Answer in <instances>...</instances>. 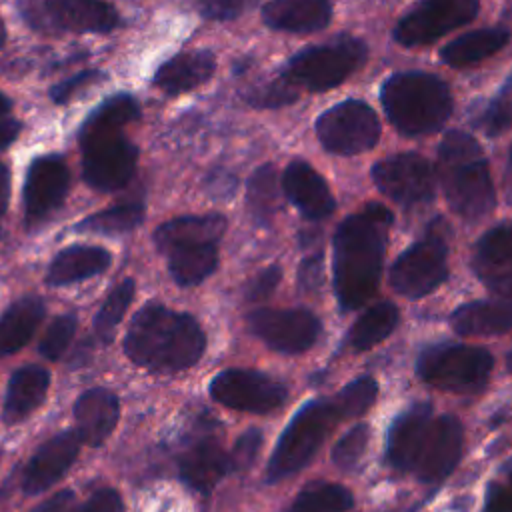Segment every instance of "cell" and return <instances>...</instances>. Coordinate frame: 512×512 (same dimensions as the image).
Returning a JSON list of instances; mask_svg holds the SVG:
<instances>
[{
    "label": "cell",
    "instance_id": "obj_13",
    "mask_svg": "<svg viewBox=\"0 0 512 512\" xmlns=\"http://www.w3.org/2000/svg\"><path fill=\"white\" fill-rule=\"evenodd\" d=\"M248 324L264 344L286 354L308 350L320 334L318 318L300 308H262L248 316Z\"/></svg>",
    "mask_w": 512,
    "mask_h": 512
},
{
    "label": "cell",
    "instance_id": "obj_45",
    "mask_svg": "<svg viewBox=\"0 0 512 512\" xmlns=\"http://www.w3.org/2000/svg\"><path fill=\"white\" fill-rule=\"evenodd\" d=\"M260 442H262V436L258 430H246L238 442L234 444L232 448V454L230 456V470H240V468H246L252 464L258 448H260Z\"/></svg>",
    "mask_w": 512,
    "mask_h": 512
},
{
    "label": "cell",
    "instance_id": "obj_32",
    "mask_svg": "<svg viewBox=\"0 0 512 512\" xmlns=\"http://www.w3.org/2000/svg\"><path fill=\"white\" fill-rule=\"evenodd\" d=\"M510 34L504 28H482L468 32L452 42H448L442 50L440 56L446 64L454 68L470 66L476 64L492 54H496L502 46H506Z\"/></svg>",
    "mask_w": 512,
    "mask_h": 512
},
{
    "label": "cell",
    "instance_id": "obj_56",
    "mask_svg": "<svg viewBox=\"0 0 512 512\" xmlns=\"http://www.w3.org/2000/svg\"><path fill=\"white\" fill-rule=\"evenodd\" d=\"M506 362H508V370L512 372V350H510V354H508V360H506Z\"/></svg>",
    "mask_w": 512,
    "mask_h": 512
},
{
    "label": "cell",
    "instance_id": "obj_29",
    "mask_svg": "<svg viewBox=\"0 0 512 512\" xmlns=\"http://www.w3.org/2000/svg\"><path fill=\"white\" fill-rule=\"evenodd\" d=\"M110 252L100 246H70L62 250L46 272V282L50 286H64L72 282L86 280L104 272L110 266Z\"/></svg>",
    "mask_w": 512,
    "mask_h": 512
},
{
    "label": "cell",
    "instance_id": "obj_30",
    "mask_svg": "<svg viewBox=\"0 0 512 512\" xmlns=\"http://www.w3.org/2000/svg\"><path fill=\"white\" fill-rule=\"evenodd\" d=\"M140 114L138 102L130 94H116L106 98L80 126L78 142L86 146L90 142L120 136L122 128L136 120Z\"/></svg>",
    "mask_w": 512,
    "mask_h": 512
},
{
    "label": "cell",
    "instance_id": "obj_4",
    "mask_svg": "<svg viewBox=\"0 0 512 512\" xmlns=\"http://www.w3.org/2000/svg\"><path fill=\"white\" fill-rule=\"evenodd\" d=\"M382 104L390 122L406 136L438 130L452 112L448 86L426 72H398L382 86Z\"/></svg>",
    "mask_w": 512,
    "mask_h": 512
},
{
    "label": "cell",
    "instance_id": "obj_37",
    "mask_svg": "<svg viewBox=\"0 0 512 512\" xmlns=\"http://www.w3.org/2000/svg\"><path fill=\"white\" fill-rule=\"evenodd\" d=\"M352 494L338 484H314L300 492L288 512H348Z\"/></svg>",
    "mask_w": 512,
    "mask_h": 512
},
{
    "label": "cell",
    "instance_id": "obj_5",
    "mask_svg": "<svg viewBox=\"0 0 512 512\" xmlns=\"http://www.w3.org/2000/svg\"><path fill=\"white\" fill-rule=\"evenodd\" d=\"M492 354L480 346L446 344L420 354L418 376L428 384L456 394L480 392L492 372Z\"/></svg>",
    "mask_w": 512,
    "mask_h": 512
},
{
    "label": "cell",
    "instance_id": "obj_1",
    "mask_svg": "<svg viewBox=\"0 0 512 512\" xmlns=\"http://www.w3.org/2000/svg\"><path fill=\"white\" fill-rule=\"evenodd\" d=\"M392 214L382 204H368L348 216L334 236V288L346 310L366 304L380 280Z\"/></svg>",
    "mask_w": 512,
    "mask_h": 512
},
{
    "label": "cell",
    "instance_id": "obj_15",
    "mask_svg": "<svg viewBox=\"0 0 512 512\" xmlns=\"http://www.w3.org/2000/svg\"><path fill=\"white\" fill-rule=\"evenodd\" d=\"M28 20L72 32H110L118 24V12L104 0H46L30 6Z\"/></svg>",
    "mask_w": 512,
    "mask_h": 512
},
{
    "label": "cell",
    "instance_id": "obj_58",
    "mask_svg": "<svg viewBox=\"0 0 512 512\" xmlns=\"http://www.w3.org/2000/svg\"><path fill=\"white\" fill-rule=\"evenodd\" d=\"M0 458H2V450H0Z\"/></svg>",
    "mask_w": 512,
    "mask_h": 512
},
{
    "label": "cell",
    "instance_id": "obj_34",
    "mask_svg": "<svg viewBox=\"0 0 512 512\" xmlns=\"http://www.w3.org/2000/svg\"><path fill=\"white\" fill-rule=\"evenodd\" d=\"M398 324V308L392 302L370 306L352 326L350 344L356 350H368L382 342Z\"/></svg>",
    "mask_w": 512,
    "mask_h": 512
},
{
    "label": "cell",
    "instance_id": "obj_59",
    "mask_svg": "<svg viewBox=\"0 0 512 512\" xmlns=\"http://www.w3.org/2000/svg\"><path fill=\"white\" fill-rule=\"evenodd\" d=\"M510 486H512V480H510Z\"/></svg>",
    "mask_w": 512,
    "mask_h": 512
},
{
    "label": "cell",
    "instance_id": "obj_44",
    "mask_svg": "<svg viewBox=\"0 0 512 512\" xmlns=\"http://www.w3.org/2000/svg\"><path fill=\"white\" fill-rule=\"evenodd\" d=\"M258 0H198L202 16L210 20H232L250 10Z\"/></svg>",
    "mask_w": 512,
    "mask_h": 512
},
{
    "label": "cell",
    "instance_id": "obj_57",
    "mask_svg": "<svg viewBox=\"0 0 512 512\" xmlns=\"http://www.w3.org/2000/svg\"><path fill=\"white\" fill-rule=\"evenodd\" d=\"M510 162H512V152H510Z\"/></svg>",
    "mask_w": 512,
    "mask_h": 512
},
{
    "label": "cell",
    "instance_id": "obj_22",
    "mask_svg": "<svg viewBox=\"0 0 512 512\" xmlns=\"http://www.w3.org/2000/svg\"><path fill=\"white\" fill-rule=\"evenodd\" d=\"M432 424V408L424 402L408 408L392 424L388 434V460L398 470H412L426 432Z\"/></svg>",
    "mask_w": 512,
    "mask_h": 512
},
{
    "label": "cell",
    "instance_id": "obj_3",
    "mask_svg": "<svg viewBox=\"0 0 512 512\" xmlns=\"http://www.w3.org/2000/svg\"><path fill=\"white\" fill-rule=\"evenodd\" d=\"M440 184L448 206L466 220L486 216L496 204L488 162L474 136L454 130L438 148Z\"/></svg>",
    "mask_w": 512,
    "mask_h": 512
},
{
    "label": "cell",
    "instance_id": "obj_27",
    "mask_svg": "<svg viewBox=\"0 0 512 512\" xmlns=\"http://www.w3.org/2000/svg\"><path fill=\"white\" fill-rule=\"evenodd\" d=\"M452 328L464 336H488L512 330V298L468 302L454 310Z\"/></svg>",
    "mask_w": 512,
    "mask_h": 512
},
{
    "label": "cell",
    "instance_id": "obj_36",
    "mask_svg": "<svg viewBox=\"0 0 512 512\" xmlns=\"http://www.w3.org/2000/svg\"><path fill=\"white\" fill-rule=\"evenodd\" d=\"M134 298V280L126 278L118 286L110 290L106 300L102 302L100 310L94 316V332L96 338L104 344H108L114 338V332L124 318L130 302Z\"/></svg>",
    "mask_w": 512,
    "mask_h": 512
},
{
    "label": "cell",
    "instance_id": "obj_19",
    "mask_svg": "<svg viewBox=\"0 0 512 512\" xmlns=\"http://www.w3.org/2000/svg\"><path fill=\"white\" fill-rule=\"evenodd\" d=\"M472 268L488 290L512 298V224L496 226L478 240Z\"/></svg>",
    "mask_w": 512,
    "mask_h": 512
},
{
    "label": "cell",
    "instance_id": "obj_33",
    "mask_svg": "<svg viewBox=\"0 0 512 512\" xmlns=\"http://www.w3.org/2000/svg\"><path fill=\"white\" fill-rule=\"evenodd\" d=\"M168 270L176 284L194 286L208 278L218 264V248L216 244H196L176 248L166 254Z\"/></svg>",
    "mask_w": 512,
    "mask_h": 512
},
{
    "label": "cell",
    "instance_id": "obj_14",
    "mask_svg": "<svg viewBox=\"0 0 512 512\" xmlns=\"http://www.w3.org/2000/svg\"><path fill=\"white\" fill-rule=\"evenodd\" d=\"M138 162L136 146L122 134L82 146V176L96 190H116L128 184Z\"/></svg>",
    "mask_w": 512,
    "mask_h": 512
},
{
    "label": "cell",
    "instance_id": "obj_54",
    "mask_svg": "<svg viewBox=\"0 0 512 512\" xmlns=\"http://www.w3.org/2000/svg\"><path fill=\"white\" fill-rule=\"evenodd\" d=\"M10 110V100L0 92V116H4Z\"/></svg>",
    "mask_w": 512,
    "mask_h": 512
},
{
    "label": "cell",
    "instance_id": "obj_17",
    "mask_svg": "<svg viewBox=\"0 0 512 512\" xmlns=\"http://www.w3.org/2000/svg\"><path fill=\"white\" fill-rule=\"evenodd\" d=\"M70 172L58 154L32 160L24 182V206L28 220H40L54 212L66 198Z\"/></svg>",
    "mask_w": 512,
    "mask_h": 512
},
{
    "label": "cell",
    "instance_id": "obj_38",
    "mask_svg": "<svg viewBox=\"0 0 512 512\" xmlns=\"http://www.w3.org/2000/svg\"><path fill=\"white\" fill-rule=\"evenodd\" d=\"M278 178L270 164L260 166L248 182V208L262 222L272 218L278 206Z\"/></svg>",
    "mask_w": 512,
    "mask_h": 512
},
{
    "label": "cell",
    "instance_id": "obj_49",
    "mask_svg": "<svg viewBox=\"0 0 512 512\" xmlns=\"http://www.w3.org/2000/svg\"><path fill=\"white\" fill-rule=\"evenodd\" d=\"M486 512H512V486H490Z\"/></svg>",
    "mask_w": 512,
    "mask_h": 512
},
{
    "label": "cell",
    "instance_id": "obj_42",
    "mask_svg": "<svg viewBox=\"0 0 512 512\" xmlns=\"http://www.w3.org/2000/svg\"><path fill=\"white\" fill-rule=\"evenodd\" d=\"M484 130L490 136H498L512 124V78L506 82L502 92L494 98L484 114Z\"/></svg>",
    "mask_w": 512,
    "mask_h": 512
},
{
    "label": "cell",
    "instance_id": "obj_8",
    "mask_svg": "<svg viewBox=\"0 0 512 512\" xmlns=\"http://www.w3.org/2000/svg\"><path fill=\"white\" fill-rule=\"evenodd\" d=\"M316 134L322 146L334 154H358L378 142L380 120L366 102L346 100L318 118Z\"/></svg>",
    "mask_w": 512,
    "mask_h": 512
},
{
    "label": "cell",
    "instance_id": "obj_52",
    "mask_svg": "<svg viewBox=\"0 0 512 512\" xmlns=\"http://www.w3.org/2000/svg\"><path fill=\"white\" fill-rule=\"evenodd\" d=\"M20 134V122L12 118H0V148H6L12 144Z\"/></svg>",
    "mask_w": 512,
    "mask_h": 512
},
{
    "label": "cell",
    "instance_id": "obj_7",
    "mask_svg": "<svg viewBox=\"0 0 512 512\" xmlns=\"http://www.w3.org/2000/svg\"><path fill=\"white\" fill-rule=\"evenodd\" d=\"M334 418L336 414L332 404L324 400H314L300 408L272 452L268 464V480L274 482L302 470L318 452Z\"/></svg>",
    "mask_w": 512,
    "mask_h": 512
},
{
    "label": "cell",
    "instance_id": "obj_2",
    "mask_svg": "<svg viewBox=\"0 0 512 512\" xmlns=\"http://www.w3.org/2000/svg\"><path fill=\"white\" fill-rule=\"evenodd\" d=\"M206 338L200 324L184 312L162 304L140 308L126 332V356L144 368L178 372L196 364L204 352Z\"/></svg>",
    "mask_w": 512,
    "mask_h": 512
},
{
    "label": "cell",
    "instance_id": "obj_46",
    "mask_svg": "<svg viewBox=\"0 0 512 512\" xmlns=\"http://www.w3.org/2000/svg\"><path fill=\"white\" fill-rule=\"evenodd\" d=\"M102 78V74L98 70H82L78 74H74L72 78H66L62 82H58L52 90H50V98L56 102V104H66L82 86H88L92 84L94 80Z\"/></svg>",
    "mask_w": 512,
    "mask_h": 512
},
{
    "label": "cell",
    "instance_id": "obj_18",
    "mask_svg": "<svg viewBox=\"0 0 512 512\" xmlns=\"http://www.w3.org/2000/svg\"><path fill=\"white\" fill-rule=\"evenodd\" d=\"M80 436L76 430H66L46 440L28 460L22 476V488L28 496L40 494L56 484L74 464L80 452Z\"/></svg>",
    "mask_w": 512,
    "mask_h": 512
},
{
    "label": "cell",
    "instance_id": "obj_20",
    "mask_svg": "<svg viewBox=\"0 0 512 512\" xmlns=\"http://www.w3.org/2000/svg\"><path fill=\"white\" fill-rule=\"evenodd\" d=\"M282 188L288 200L312 220L326 218L334 212V196L324 178L306 162L294 160L282 176Z\"/></svg>",
    "mask_w": 512,
    "mask_h": 512
},
{
    "label": "cell",
    "instance_id": "obj_12",
    "mask_svg": "<svg viewBox=\"0 0 512 512\" xmlns=\"http://www.w3.org/2000/svg\"><path fill=\"white\" fill-rule=\"evenodd\" d=\"M210 396L228 408L264 414L276 410L284 402L286 388L268 374L230 368L214 376L210 382Z\"/></svg>",
    "mask_w": 512,
    "mask_h": 512
},
{
    "label": "cell",
    "instance_id": "obj_26",
    "mask_svg": "<svg viewBox=\"0 0 512 512\" xmlns=\"http://www.w3.org/2000/svg\"><path fill=\"white\" fill-rule=\"evenodd\" d=\"M50 386V372L42 366H22L12 372L6 388L2 418L8 424L22 422L46 398Z\"/></svg>",
    "mask_w": 512,
    "mask_h": 512
},
{
    "label": "cell",
    "instance_id": "obj_48",
    "mask_svg": "<svg viewBox=\"0 0 512 512\" xmlns=\"http://www.w3.org/2000/svg\"><path fill=\"white\" fill-rule=\"evenodd\" d=\"M280 276H282V272H280L278 266H270L264 272H260L254 278V282L250 284V288H248V298L250 300H264V298H268L272 294V290L276 288Z\"/></svg>",
    "mask_w": 512,
    "mask_h": 512
},
{
    "label": "cell",
    "instance_id": "obj_24",
    "mask_svg": "<svg viewBox=\"0 0 512 512\" xmlns=\"http://www.w3.org/2000/svg\"><path fill=\"white\" fill-rule=\"evenodd\" d=\"M332 18L330 0H270L262 8V20L284 32L322 30Z\"/></svg>",
    "mask_w": 512,
    "mask_h": 512
},
{
    "label": "cell",
    "instance_id": "obj_21",
    "mask_svg": "<svg viewBox=\"0 0 512 512\" xmlns=\"http://www.w3.org/2000/svg\"><path fill=\"white\" fill-rule=\"evenodd\" d=\"M120 416L118 398L108 388H90L74 404L76 434L82 444L100 446L116 428Z\"/></svg>",
    "mask_w": 512,
    "mask_h": 512
},
{
    "label": "cell",
    "instance_id": "obj_11",
    "mask_svg": "<svg viewBox=\"0 0 512 512\" xmlns=\"http://www.w3.org/2000/svg\"><path fill=\"white\" fill-rule=\"evenodd\" d=\"M372 178L382 194L404 206L428 202L436 190L434 168L414 152L380 160L372 168Z\"/></svg>",
    "mask_w": 512,
    "mask_h": 512
},
{
    "label": "cell",
    "instance_id": "obj_23",
    "mask_svg": "<svg viewBox=\"0 0 512 512\" xmlns=\"http://www.w3.org/2000/svg\"><path fill=\"white\" fill-rule=\"evenodd\" d=\"M178 466L188 486L198 492H210L230 470V456L216 440L204 438L184 450Z\"/></svg>",
    "mask_w": 512,
    "mask_h": 512
},
{
    "label": "cell",
    "instance_id": "obj_6",
    "mask_svg": "<svg viewBox=\"0 0 512 512\" xmlns=\"http://www.w3.org/2000/svg\"><path fill=\"white\" fill-rule=\"evenodd\" d=\"M366 58V46L358 38H338L330 44L312 46L288 62L284 78L308 90H330L344 82Z\"/></svg>",
    "mask_w": 512,
    "mask_h": 512
},
{
    "label": "cell",
    "instance_id": "obj_47",
    "mask_svg": "<svg viewBox=\"0 0 512 512\" xmlns=\"http://www.w3.org/2000/svg\"><path fill=\"white\" fill-rule=\"evenodd\" d=\"M70 512H122V500L116 490L100 488L88 500H84L76 510H70Z\"/></svg>",
    "mask_w": 512,
    "mask_h": 512
},
{
    "label": "cell",
    "instance_id": "obj_53",
    "mask_svg": "<svg viewBox=\"0 0 512 512\" xmlns=\"http://www.w3.org/2000/svg\"><path fill=\"white\" fill-rule=\"evenodd\" d=\"M10 198V172L6 164L0 162V214L6 210Z\"/></svg>",
    "mask_w": 512,
    "mask_h": 512
},
{
    "label": "cell",
    "instance_id": "obj_28",
    "mask_svg": "<svg viewBox=\"0 0 512 512\" xmlns=\"http://www.w3.org/2000/svg\"><path fill=\"white\" fill-rule=\"evenodd\" d=\"M216 68V60L208 50H194L166 60L154 74V86L166 94L188 92L206 82Z\"/></svg>",
    "mask_w": 512,
    "mask_h": 512
},
{
    "label": "cell",
    "instance_id": "obj_40",
    "mask_svg": "<svg viewBox=\"0 0 512 512\" xmlns=\"http://www.w3.org/2000/svg\"><path fill=\"white\" fill-rule=\"evenodd\" d=\"M74 330H76V316L74 314H60L56 316L50 326L46 328L42 340H40V354L48 360H58L68 344L72 342V336H74Z\"/></svg>",
    "mask_w": 512,
    "mask_h": 512
},
{
    "label": "cell",
    "instance_id": "obj_10",
    "mask_svg": "<svg viewBox=\"0 0 512 512\" xmlns=\"http://www.w3.org/2000/svg\"><path fill=\"white\" fill-rule=\"evenodd\" d=\"M478 6V0H422L398 22L394 38L404 46L430 44L450 30L474 20Z\"/></svg>",
    "mask_w": 512,
    "mask_h": 512
},
{
    "label": "cell",
    "instance_id": "obj_43",
    "mask_svg": "<svg viewBox=\"0 0 512 512\" xmlns=\"http://www.w3.org/2000/svg\"><path fill=\"white\" fill-rule=\"evenodd\" d=\"M296 98V90L292 88V82L282 78L270 84H264L260 88H254L248 96V102L254 106H284Z\"/></svg>",
    "mask_w": 512,
    "mask_h": 512
},
{
    "label": "cell",
    "instance_id": "obj_25",
    "mask_svg": "<svg viewBox=\"0 0 512 512\" xmlns=\"http://www.w3.org/2000/svg\"><path fill=\"white\" fill-rule=\"evenodd\" d=\"M226 230V218L220 214L182 216L174 218L154 232V242L160 252L168 254L176 248L196 244H216Z\"/></svg>",
    "mask_w": 512,
    "mask_h": 512
},
{
    "label": "cell",
    "instance_id": "obj_50",
    "mask_svg": "<svg viewBox=\"0 0 512 512\" xmlns=\"http://www.w3.org/2000/svg\"><path fill=\"white\" fill-rule=\"evenodd\" d=\"M70 508H72V492L62 490V492H56L54 496H50L48 500L40 502L30 512H70Z\"/></svg>",
    "mask_w": 512,
    "mask_h": 512
},
{
    "label": "cell",
    "instance_id": "obj_55",
    "mask_svg": "<svg viewBox=\"0 0 512 512\" xmlns=\"http://www.w3.org/2000/svg\"><path fill=\"white\" fill-rule=\"evenodd\" d=\"M4 40H6V28H4V22H2V16H0V48H2Z\"/></svg>",
    "mask_w": 512,
    "mask_h": 512
},
{
    "label": "cell",
    "instance_id": "obj_16",
    "mask_svg": "<svg viewBox=\"0 0 512 512\" xmlns=\"http://www.w3.org/2000/svg\"><path fill=\"white\" fill-rule=\"evenodd\" d=\"M462 424L458 418L446 414L432 418L424 444L414 464V472L422 482H436L446 478L458 464L462 454Z\"/></svg>",
    "mask_w": 512,
    "mask_h": 512
},
{
    "label": "cell",
    "instance_id": "obj_31",
    "mask_svg": "<svg viewBox=\"0 0 512 512\" xmlns=\"http://www.w3.org/2000/svg\"><path fill=\"white\" fill-rule=\"evenodd\" d=\"M44 318V302L38 296H22L0 316V356L20 350Z\"/></svg>",
    "mask_w": 512,
    "mask_h": 512
},
{
    "label": "cell",
    "instance_id": "obj_41",
    "mask_svg": "<svg viewBox=\"0 0 512 512\" xmlns=\"http://www.w3.org/2000/svg\"><path fill=\"white\" fill-rule=\"evenodd\" d=\"M366 446H368V426L356 424L336 442L332 450V460L340 468H352L364 454Z\"/></svg>",
    "mask_w": 512,
    "mask_h": 512
},
{
    "label": "cell",
    "instance_id": "obj_9",
    "mask_svg": "<svg viewBox=\"0 0 512 512\" xmlns=\"http://www.w3.org/2000/svg\"><path fill=\"white\" fill-rule=\"evenodd\" d=\"M446 274V244L442 236L430 232L398 256L390 272V284L402 296L420 298L438 288Z\"/></svg>",
    "mask_w": 512,
    "mask_h": 512
},
{
    "label": "cell",
    "instance_id": "obj_39",
    "mask_svg": "<svg viewBox=\"0 0 512 512\" xmlns=\"http://www.w3.org/2000/svg\"><path fill=\"white\" fill-rule=\"evenodd\" d=\"M378 384L370 376H362L352 380L346 388L338 392V396L330 402L336 418H354L364 414L372 402L376 400Z\"/></svg>",
    "mask_w": 512,
    "mask_h": 512
},
{
    "label": "cell",
    "instance_id": "obj_51",
    "mask_svg": "<svg viewBox=\"0 0 512 512\" xmlns=\"http://www.w3.org/2000/svg\"><path fill=\"white\" fill-rule=\"evenodd\" d=\"M322 278V256H314L304 260L300 268V282L304 288H314L320 284Z\"/></svg>",
    "mask_w": 512,
    "mask_h": 512
},
{
    "label": "cell",
    "instance_id": "obj_35",
    "mask_svg": "<svg viewBox=\"0 0 512 512\" xmlns=\"http://www.w3.org/2000/svg\"><path fill=\"white\" fill-rule=\"evenodd\" d=\"M144 204L142 202H130L120 204L96 214H90L82 222L76 224V230L80 232H94V234H122L130 232L144 220Z\"/></svg>",
    "mask_w": 512,
    "mask_h": 512
}]
</instances>
